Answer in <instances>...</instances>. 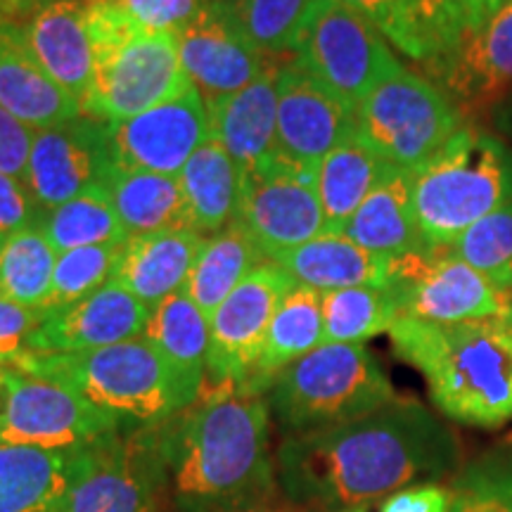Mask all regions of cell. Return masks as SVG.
<instances>
[{
	"label": "cell",
	"mask_w": 512,
	"mask_h": 512,
	"mask_svg": "<svg viewBox=\"0 0 512 512\" xmlns=\"http://www.w3.org/2000/svg\"><path fill=\"white\" fill-rule=\"evenodd\" d=\"M278 489L294 508L356 512L413 484L460 470V441L415 399L328 430L294 434L273 453Z\"/></svg>",
	"instance_id": "cell-1"
},
{
	"label": "cell",
	"mask_w": 512,
	"mask_h": 512,
	"mask_svg": "<svg viewBox=\"0 0 512 512\" xmlns=\"http://www.w3.org/2000/svg\"><path fill=\"white\" fill-rule=\"evenodd\" d=\"M268 425L266 394L238 384H204L200 399L157 422L176 508L238 512L271 503L278 479Z\"/></svg>",
	"instance_id": "cell-2"
},
{
	"label": "cell",
	"mask_w": 512,
	"mask_h": 512,
	"mask_svg": "<svg viewBox=\"0 0 512 512\" xmlns=\"http://www.w3.org/2000/svg\"><path fill=\"white\" fill-rule=\"evenodd\" d=\"M401 361L418 370L444 418L467 427L512 422V320L463 323L399 318L387 332Z\"/></svg>",
	"instance_id": "cell-3"
},
{
	"label": "cell",
	"mask_w": 512,
	"mask_h": 512,
	"mask_svg": "<svg viewBox=\"0 0 512 512\" xmlns=\"http://www.w3.org/2000/svg\"><path fill=\"white\" fill-rule=\"evenodd\" d=\"M72 389L121 427H147L188 408L164 358L145 337L76 354L22 351L10 363Z\"/></svg>",
	"instance_id": "cell-4"
},
{
	"label": "cell",
	"mask_w": 512,
	"mask_h": 512,
	"mask_svg": "<svg viewBox=\"0 0 512 512\" xmlns=\"http://www.w3.org/2000/svg\"><path fill=\"white\" fill-rule=\"evenodd\" d=\"M512 204V147L494 133L460 128L413 171V209L425 247H448L484 216Z\"/></svg>",
	"instance_id": "cell-5"
},
{
	"label": "cell",
	"mask_w": 512,
	"mask_h": 512,
	"mask_svg": "<svg viewBox=\"0 0 512 512\" xmlns=\"http://www.w3.org/2000/svg\"><path fill=\"white\" fill-rule=\"evenodd\" d=\"M399 399L366 344H320L266 389L268 413L285 437L328 430Z\"/></svg>",
	"instance_id": "cell-6"
},
{
	"label": "cell",
	"mask_w": 512,
	"mask_h": 512,
	"mask_svg": "<svg viewBox=\"0 0 512 512\" xmlns=\"http://www.w3.org/2000/svg\"><path fill=\"white\" fill-rule=\"evenodd\" d=\"M467 124L430 76L401 67L356 107V136L384 162L418 171Z\"/></svg>",
	"instance_id": "cell-7"
},
{
	"label": "cell",
	"mask_w": 512,
	"mask_h": 512,
	"mask_svg": "<svg viewBox=\"0 0 512 512\" xmlns=\"http://www.w3.org/2000/svg\"><path fill=\"white\" fill-rule=\"evenodd\" d=\"M292 60L354 110L403 67L387 38L337 0L313 3Z\"/></svg>",
	"instance_id": "cell-8"
},
{
	"label": "cell",
	"mask_w": 512,
	"mask_h": 512,
	"mask_svg": "<svg viewBox=\"0 0 512 512\" xmlns=\"http://www.w3.org/2000/svg\"><path fill=\"white\" fill-rule=\"evenodd\" d=\"M169 475L155 425L121 427L93 444L79 477L48 512H157Z\"/></svg>",
	"instance_id": "cell-9"
},
{
	"label": "cell",
	"mask_w": 512,
	"mask_h": 512,
	"mask_svg": "<svg viewBox=\"0 0 512 512\" xmlns=\"http://www.w3.org/2000/svg\"><path fill=\"white\" fill-rule=\"evenodd\" d=\"M117 430V420L62 384L15 366L0 373V444L81 448Z\"/></svg>",
	"instance_id": "cell-10"
},
{
	"label": "cell",
	"mask_w": 512,
	"mask_h": 512,
	"mask_svg": "<svg viewBox=\"0 0 512 512\" xmlns=\"http://www.w3.org/2000/svg\"><path fill=\"white\" fill-rule=\"evenodd\" d=\"M389 290L403 318L425 323L508 316L512 306L508 294L465 264L451 247H422L392 259Z\"/></svg>",
	"instance_id": "cell-11"
},
{
	"label": "cell",
	"mask_w": 512,
	"mask_h": 512,
	"mask_svg": "<svg viewBox=\"0 0 512 512\" xmlns=\"http://www.w3.org/2000/svg\"><path fill=\"white\" fill-rule=\"evenodd\" d=\"M238 223L273 259L325 233V214L316 188V169L275 155L245 174Z\"/></svg>",
	"instance_id": "cell-12"
},
{
	"label": "cell",
	"mask_w": 512,
	"mask_h": 512,
	"mask_svg": "<svg viewBox=\"0 0 512 512\" xmlns=\"http://www.w3.org/2000/svg\"><path fill=\"white\" fill-rule=\"evenodd\" d=\"M190 88L178 60L174 34L143 31L112 53L93 60L91 98L86 117L121 121L152 110Z\"/></svg>",
	"instance_id": "cell-13"
},
{
	"label": "cell",
	"mask_w": 512,
	"mask_h": 512,
	"mask_svg": "<svg viewBox=\"0 0 512 512\" xmlns=\"http://www.w3.org/2000/svg\"><path fill=\"white\" fill-rule=\"evenodd\" d=\"M297 285L290 273L264 261L230 292L209 318L207 384L247 387L264 349L273 313Z\"/></svg>",
	"instance_id": "cell-14"
},
{
	"label": "cell",
	"mask_w": 512,
	"mask_h": 512,
	"mask_svg": "<svg viewBox=\"0 0 512 512\" xmlns=\"http://www.w3.org/2000/svg\"><path fill=\"white\" fill-rule=\"evenodd\" d=\"M112 166L110 121L81 114L62 124L38 128L24 183L41 209L50 211L102 185Z\"/></svg>",
	"instance_id": "cell-15"
},
{
	"label": "cell",
	"mask_w": 512,
	"mask_h": 512,
	"mask_svg": "<svg viewBox=\"0 0 512 512\" xmlns=\"http://www.w3.org/2000/svg\"><path fill=\"white\" fill-rule=\"evenodd\" d=\"M207 138V102L192 86L136 117L110 121L112 162L124 171L178 176Z\"/></svg>",
	"instance_id": "cell-16"
},
{
	"label": "cell",
	"mask_w": 512,
	"mask_h": 512,
	"mask_svg": "<svg viewBox=\"0 0 512 512\" xmlns=\"http://www.w3.org/2000/svg\"><path fill=\"white\" fill-rule=\"evenodd\" d=\"M422 74L444 88L465 119L508 105L512 100V0Z\"/></svg>",
	"instance_id": "cell-17"
},
{
	"label": "cell",
	"mask_w": 512,
	"mask_h": 512,
	"mask_svg": "<svg viewBox=\"0 0 512 512\" xmlns=\"http://www.w3.org/2000/svg\"><path fill=\"white\" fill-rule=\"evenodd\" d=\"M278 155L318 169V164L356 136V110L330 93L292 60L278 62Z\"/></svg>",
	"instance_id": "cell-18"
},
{
	"label": "cell",
	"mask_w": 512,
	"mask_h": 512,
	"mask_svg": "<svg viewBox=\"0 0 512 512\" xmlns=\"http://www.w3.org/2000/svg\"><path fill=\"white\" fill-rule=\"evenodd\" d=\"M176 43L183 74L204 102L242 91L278 64L235 29L216 0H209L207 8L178 31Z\"/></svg>",
	"instance_id": "cell-19"
},
{
	"label": "cell",
	"mask_w": 512,
	"mask_h": 512,
	"mask_svg": "<svg viewBox=\"0 0 512 512\" xmlns=\"http://www.w3.org/2000/svg\"><path fill=\"white\" fill-rule=\"evenodd\" d=\"M150 306L117 283H107L79 302L46 309L27 349L38 354H76L143 337Z\"/></svg>",
	"instance_id": "cell-20"
},
{
	"label": "cell",
	"mask_w": 512,
	"mask_h": 512,
	"mask_svg": "<svg viewBox=\"0 0 512 512\" xmlns=\"http://www.w3.org/2000/svg\"><path fill=\"white\" fill-rule=\"evenodd\" d=\"M86 5V0H48L19 22L41 67L79 102L81 114L93 88Z\"/></svg>",
	"instance_id": "cell-21"
},
{
	"label": "cell",
	"mask_w": 512,
	"mask_h": 512,
	"mask_svg": "<svg viewBox=\"0 0 512 512\" xmlns=\"http://www.w3.org/2000/svg\"><path fill=\"white\" fill-rule=\"evenodd\" d=\"M0 105L34 131L81 117L79 102L41 67L12 19H0Z\"/></svg>",
	"instance_id": "cell-22"
},
{
	"label": "cell",
	"mask_w": 512,
	"mask_h": 512,
	"mask_svg": "<svg viewBox=\"0 0 512 512\" xmlns=\"http://www.w3.org/2000/svg\"><path fill=\"white\" fill-rule=\"evenodd\" d=\"M275 67L242 91L207 102L209 136L226 147L228 155L245 174L278 152Z\"/></svg>",
	"instance_id": "cell-23"
},
{
	"label": "cell",
	"mask_w": 512,
	"mask_h": 512,
	"mask_svg": "<svg viewBox=\"0 0 512 512\" xmlns=\"http://www.w3.org/2000/svg\"><path fill=\"white\" fill-rule=\"evenodd\" d=\"M204 245L197 230H157L124 240L112 283L152 306L183 290Z\"/></svg>",
	"instance_id": "cell-24"
},
{
	"label": "cell",
	"mask_w": 512,
	"mask_h": 512,
	"mask_svg": "<svg viewBox=\"0 0 512 512\" xmlns=\"http://www.w3.org/2000/svg\"><path fill=\"white\" fill-rule=\"evenodd\" d=\"M91 446L0 444V512H48L79 477Z\"/></svg>",
	"instance_id": "cell-25"
},
{
	"label": "cell",
	"mask_w": 512,
	"mask_h": 512,
	"mask_svg": "<svg viewBox=\"0 0 512 512\" xmlns=\"http://www.w3.org/2000/svg\"><path fill=\"white\" fill-rule=\"evenodd\" d=\"M143 337L164 358L185 403L200 399L207 384L209 318L178 290L150 309Z\"/></svg>",
	"instance_id": "cell-26"
},
{
	"label": "cell",
	"mask_w": 512,
	"mask_h": 512,
	"mask_svg": "<svg viewBox=\"0 0 512 512\" xmlns=\"http://www.w3.org/2000/svg\"><path fill=\"white\" fill-rule=\"evenodd\" d=\"M268 261L290 273L299 285L318 292L363 285L389 287L392 280V259L358 247L342 233H323L304 245L275 254Z\"/></svg>",
	"instance_id": "cell-27"
},
{
	"label": "cell",
	"mask_w": 512,
	"mask_h": 512,
	"mask_svg": "<svg viewBox=\"0 0 512 512\" xmlns=\"http://www.w3.org/2000/svg\"><path fill=\"white\" fill-rule=\"evenodd\" d=\"M342 235L384 259H399L425 247L415 221L411 171L392 166V171L351 216Z\"/></svg>",
	"instance_id": "cell-28"
},
{
	"label": "cell",
	"mask_w": 512,
	"mask_h": 512,
	"mask_svg": "<svg viewBox=\"0 0 512 512\" xmlns=\"http://www.w3.org/2000/svg\"><path fill=\"white\" fill-rule=\"evenodd\" d=\"M178 183L188 204L190 228L204 238L238 221L245 171L216 138L209 136L197 147L178 174Z\"/></svg>",
	"instance_id": "cell-29"
},
{
	"label": "cell",
	"mask_w": 512,
	"mask_h": 512,
	"mask_svg": "<svg viewBox=\"0 0 512 512\" xmlns=\"http://www.w3.org/2000/svg\"><path fill=\"white\" fill-rule=\"evenodd\" d=\"M320 344H325L323 292L297 283L273 313L261 358L247 389L266 394L275 375L311 354Z\"/></svg>",
	"instance_id": "cell-30"
},
{
	"label": "cell",
	"mask_w": 512,
	"mask_h": 512,
	"mask_svg": "<svg viewBox=\"0 0 512 512\" xmlns=\"http://www.w3.org/2000/svg\"><path fill=\"white\" fill-rule=\"evenodd\" d=\"M128 235L157 230H192L178 176L124 171L112 166L102 181Z\"/></svg>",
	"instance_id": "cell-31"
},
{
	"label": "cell",
	"mask_w": 512,
	"mask_h": 512,
	"mask_svg": "<svg viewBox=\"0 0 512 512\" xmlns=\"http://www.w3.org/2000/svg\"><path fill=\"white\" fill-rule=\"evenodd\" d=\"M392 171L377 152L351 136L337 145L316 169V188L325 214V233H342L351 216Z\"/></svg>",
	"instance_id": "cell-32"
},
{
	"label": "cell",
	"mask_w": 512,
	"mask_h": 512,
	"mask_svg": "<svg viewBox=\"0 0 512 512\" xmlns=\"http://www.w3.org/2000/svg\"><path fill=\"white\" fill-rule=\"evenodd\" d=\"M264 261L266 256L261 254L256 242L235 221L219 233L204 238V245L190 268L183 292L204 316L211 318L230 297V292Z\"/></svg>",
	"instance_id": "cell-33"
},
{
	"label": "cell",
	"mask_w": 512,
	"mask_h": 512,
	"mask_svg": "<svg viewBox=\"0 0 512 512\" xmlns=\"http://www.w3.org/2000/svg\"><path fill=\"white\" fill-rule=\"evenodd\" d=\"M38 228L57 254L79 247L117 245L131 238L102 185L81 192L62 207L46 211Z\"/></svg>",
	"instance_id": "cell-34"
},
{
	"label": "cell",
	"mask_w": 512,
	"mask_h": 512,
	"mask_svg": "<svg viewBox=\"0 0 512 512\" xmlns=\"http://www.w3.org/2000/svg\"><path fill=\"white\" fill-rule=\"evenodd\" d=\"M57 252L41 228L10 235L0 247V297L27 309H48Z\"/></svg>",
	"instance_id": "cell-35"
},
{
	"label": "cell",
	"mask_w": 512,
	"mask_h": 512,
	"mask_svg": "<svg viewBox=\"0 0 512 512\" xmlns=\"http://www.w3.org/2000/svg\"><path fill=\"white\" fill-rule=\"evenodd\" d=\"M313 3L316 0H216L235 29L273 62L294 55Z\"/></svg>",
	"instance_id": "cell-36"
},
{
	"label": "cell",
	"mask_w": 512,
	"mask_h": 512,
	"mask_svg": "<svg viewBox=\"0 0 512 512\" xmlns=\"http://www.w3.org/2000/svg\"><path fill=\"white\" fill-rule=\"evenodd\" d=\"M401 318L389 287H347L323 292L325 344H363L392 330Z\"/></svg>",
	"instance_id": "cell-37"
},
{
	"label": "cell",
	"mask_w": 512,
	"mask_h": 512,
	"mask_svg": "<svg viewBox=\"0 0 512 512\" xmlns=\"http://www.w3.org/2000/svg\"><path fill=\"white\" fill-rule=\"evenodd\" d=\"M368 19L389 46L418 62L422 69L439 57L422 0H337Z\"/></svg>",
	"instance_id": "cell-38"
},
{
	"label": "cell",
	"mask_w": 512,
	"mask_h": 512,
	"mask_svg": "<svg viewBox=\"0 0 512 512\" xmlns=\"http://www.w3.org/2000/svg\"><path fill=\"white\" fill-rule=\"evenodd\" d=\"M448 247L512 299V204L484 216Z\"/></svg>",
	"instance_id": "cell-39"
},
{
	"label": "cell",
	"mask_w": 512,
	"mask_h": 512,
	"mask_svg": "<svg viewBox=\"0 0 512 512\" xmlns=\"http://www.w3.org/2000/svg\"><path fill=\"white\" fill-rule=\"evenodd\" d=\"M448 512H512V456L491 453L458 470Z\"/></svg>",
	"instance_id": "cell-40"
},
{
	"label": "cell",
	"mask_w": 512,
	"mask_h": 512,
	"mask_svg": "<svg viewBox=\"0 0 512 512\" xmlns=\"http://www.w3.org/2000/svg\"><path fill=\"white\" fill-rule=\"evenodd\" d=\"M121 245L124 242H117V245L79 247L57 254L53 292H50L48 309H60V306L79 302V299L98 292L107 283H112Z\"/></svg>",
	"instance_id": "cell-41"
},
{
	"label": "cell",
	"mask_w": 512,
	"mask_h": 512,
	"mask_svg": "<svg viewBox=\"0 0 512 512\" xmlns=\"http://www.w3.org/2000/svg\"><path fill=\"white\" fill-rule=\"evenodd\" d=\"M422 3H425L427 19H430L434 41H437L439 57H444L460 41L475 34L508 0H422Z\"/></svg>",
	"instance_id": "cell-42"
},
{
	"label": "cell",
	"mask_w": 512,
	"mask_h": 512,
	"mask_svg": "<svg viewBox=\"0 0 512 512\" xmlns=\"http://www.w3.org/2000/svg\"><path fill=\"white\" fill-rule=\"evenodd\" d=\"M150 34H178L207 8L209 0H117Z\"/></svg>",
	"instance_id": "cell-43"
},
{
	"label": "cell",
	"mask_w": 512,
	"mask_h": 512,
	"mask_svg": "<svg viewBox=\"0 0 512 512\" xmlns=\"http://www.w3.org/2000/svg\"><path fill=\"white\" fill-rule=\"evenodd\" d=\"M46 209L34 200L22 178L0 171V240L10 238L19 230L38 228Z\"/></svg>",
	"instance_id": "cell-44"
},
{
	"label": "cell",
	"mask_w": 512,
	"mask_h": 512,
	"mask_svg": "<svg viewBox=\"0 0 512 512\" xmlns=\"http://www.w3.org/2000/svg\"><path fill=\"white\" fill-rule=\"evenodd\" d=\"M46 309H27L0 297V358L8 366L27 349L31 332L38 328Z\"/></svg>",
	"instance_id": "cell-45"
},
{
	"label": "cell",
	"mask_w": 512,
	"mask_h": 512,
	"mask_svg": "<svg viewBox=\"0 0 512 512\" xmlns=\"http://www.w3.org/2000/svg\"><path fill=\"white\" fill-rule=\"evenodd\" d=\"M34 133V128L22 124L15 114H10L0 105V171L3 174H10L24 181Z\"/></svg>",
	"instance_id": "cell-46"
},
{
	"label": "cell",
	"mask_w": 512,
	"mask_h": 512,
	"mask_svg": "<svg viewBox=\"0 0 512 512\" xmlns=\"http://www.w3.org/2000/svg\"><path fill=\"white\" fill-rule=\"evenodd\" d=\"M451 510V486L441 482L413 484L396 491L382 503L380 512H448Z\"/></svg>",
	"instance_id": "cell-47"
},
{
	"label": "cell",
	"mask_w": 512,
	"mask_h": 512,
	"mask_svg": "<svg viewBox=\"0 0 512 512\" xmlns=\"http://www.w3.org/2000/svg\"><path fill=\"white\" fill-rule=\"evenodd\" d=\"M48 0H0V19H12V22H22L31 12L41 8Z\"/></svg>",
	"instance_id": "cell-48"
},
{
	"label": "cell",
	"mask_w": 512,
	"mask_h": 512,
	"mask_svg": "<svg viewBox=\"0 0 512 512\" xmlns=\"http://www.w3.org/2000/svg\"><path fill=\"white\" fill-rule=\"evenodd\" d=\"M238 512H280L271 508V503H261V505H254V508H247V510H238Z\"/></svg>",
	"instance_id": "cell-49"
},
{
	"label": "cell",
	"mask_w": 512,
	"mask_h": 512,
	"mask_svg": "<svg viewBox=\"0 0 512 512\" xmlns=\"http://www.w3.org/2000/svg\"><path fill=\"white\" fill-rule=\"evenodd\" d=\"M5 366H8V361H3V358H0V373H3Z\"/></svg>",
	"instance_id": "cell-50"
},
{
	"label": "cell",
	"mask_w": 512,
	"mask_h": 512,
	"mask_svg": "<svg viewBox=\"0 0 512 512\" xmlns=\"http://www.w3.org/2000/svg\"><path fill=\"white\" fill-rule=\"evenodd\" d=\"M86 3H98V0H86Z\"/></svg>",
	"instance_id": "cell-51"
},
{
	"label": "cell",
	"mask_w": 512,
	"mask_h": 512,
	"mask_svg": "<svg viewBox=\"0 0 512 512\" xmlns=\"http://www.w3.org/2000/svg\"><path fill=\"white\" fill-rule=\"evenodd\" d=\"M508 316H510V320H512V306H510V313H508Z\"/></svg>",
	"instance_id": "cell-52"
},
{
	"label": "cell",
	"mask_w": 512,
	"mask_h": 512,
	"mask_svg": "<svg viewBox=\"0 0 512 512\" xmlns=\"http://www.w3.org/2000/svg\"><path fill=\"white\" fill-rule=\"evenodd\" d=\"M0 247H3V240H0Z\"/></svg>",
	"instance_id": "cell-53"
},
{
	"label": "cell",
	"mask_w": 512,
	"mask_h": 512,
	"mask_svg": "<svg viewBox=\"0 0 512 512\" xmlns=\"http://www.w3.org/2000/svg\"><path fill=\"white\" fill-rule=\"evenodd\" d=\"M356 512H363V510H356Z\"/></svg>",
	"instance_id": "cell-54"
}]
</instances>
